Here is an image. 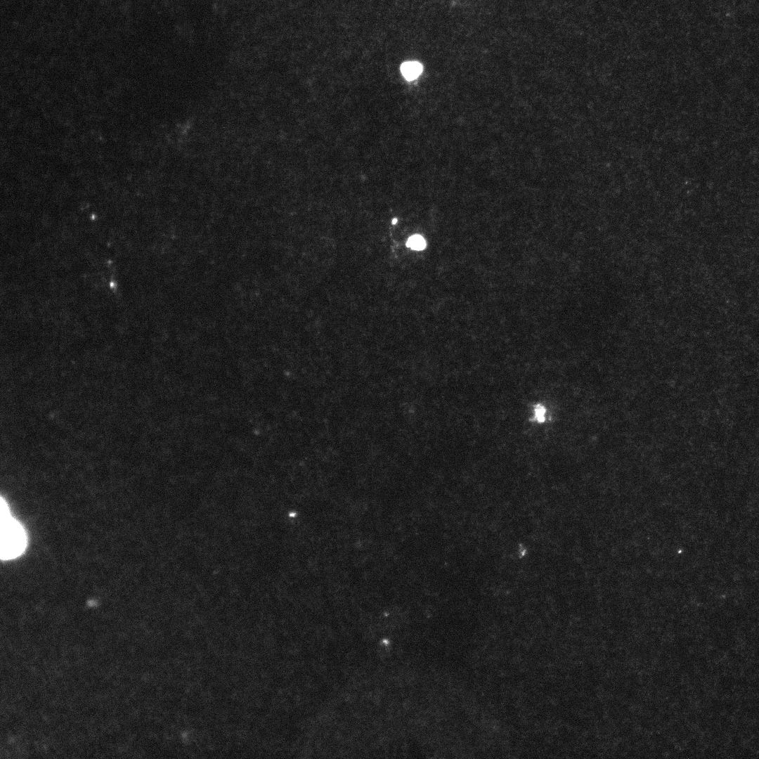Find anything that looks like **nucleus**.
Masks as SVG:
<instances>
[{"label":"nucleus","mask_w":759,"mask_h":759,"mask_svg":"<svg viewBox=\"0 0 759 759\" xmlns=\"http://www.w3.org/2000/svg\"><path fill=\"white\" fill-rule=\"evenodd\" d=\"M0 507V557L3 560L13 559L25 550L27 536L22 524L12 516L3 498Z\"/></svg>","instance_id":"1"},{"label":"nucleus","mask_w":759,"mask_h":759,"mask_svg":"<svg viewBox=\"0 0 759 759\" xmlns=\"http://www.w3.org/2000/svg\"><path fill=\"white\" fill-rule=\"evenodd\" d=\"M401 71L406 79L413 80L420 74L422 66L418 62L408 61L401 65Z\"/></svg>","instance_id":"2"},{"label":"nucleus","mask_w":759,"mask_h":759,"mask_svg":"<svg viewBox=\"0 0 759 759\" xmlns=\"http://www.w3.org/2000/svg\"><path fill=\"white\" fill-rule=\"evenodd\" d=\"M406 245L413 249L422 250L425 247L426 242L421 235H415L408 238Z\"/></svg>","instance_id":"3"},{"label":"nucleus","mask_w":759,"mask_h":759,"mask_svg":"<svg viewBox=\"0 0 759 759\" xmlns=\"http://www.w3.org/2000/svg\"><path fill=\"white\" fill-rule=\"evenodd\" d=\"M545 410L543 407L538 406L535 410V415L538 422H543L545 420Z\"/></svg>","instance_id":"4"},{"label":"nucleus","mask_w":759,"mask_h":759,"mask_svg":"<svg viewBox=\"0 0 759 759\" xmlns=\"http://www.w3.org/2000/svg\"><path fill=\"white\" fill-rule=\"evenodd\" d=\"M396 222H397V219H393V221H392V223H393V224H395V223H396Z\"/></svg>","instance_id":"5"}]
</instances>
